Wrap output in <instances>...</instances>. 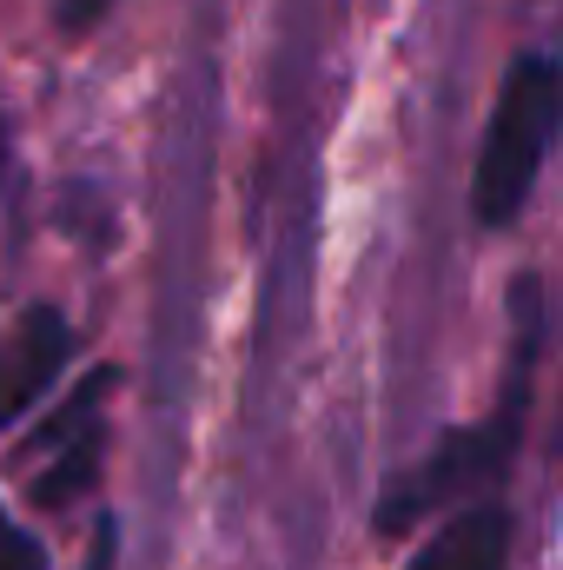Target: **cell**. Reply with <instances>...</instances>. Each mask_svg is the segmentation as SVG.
Returning <instances> with one entry per match:
<instances>
[{"mask_svg": "<svg viewBox=\"0 0 563 570\" xmlns=\"http://www.w3.org/2000/svg\"><path fill=\"white\" fill-rule=\"evenodd\" d=\"M537 352H544V285L537 273L511 285V358H504V392H497V412L477 431H451L424 464H412L385 504H378V531H412L418 518L444 511L451 498H471V491H491L497 478H511V451H517V431H524V405H531V379H537Z\"/></svg>", "mask_w": 563, "mask_h": 570, "instance_id": "cell-1", "label": "cell"}, {"mask_svg": "<svg viewBox=\"0 0 563 570\" xmlns=\"http://www.w3.org/2000/svg\"><path fill=\"white\" fill-rule=\"evenodd\" d=\"M557 134H563V60L557 53H517L504 87H497L484 146H477V179H471L477 226H511L531 206V186H537L544 153L557 146Z\"/></svg>", "mask_w": 563, "mask_h": 570, "instance_id": "cell-2", "label": "cell"}, {"mask_svg": "<svg viewBox=\"0 0 563 570\" xmlns=\"http://www.w3.org/2000/svg\"><path fill=\"white\" fill-rule=\"evenodd\" d=\"M113 385H120L113 365L87 372L80 392H67L53 419H40V425L13 444L7 464L27 478V491H33L40 511H67L80 491H93V478H100V444H107V419H100V405H107Z\"/></svg>", "mask_w": 563, "mask_h": 570, "instance_id": "cell-3", "label": "cell"}, {"mask_svg": "<svg viewBox=\"0 0 563 570\" xmlns=\"http://www.w3.org/2000/svg\"><path fill=\"white\" fill-rule=\"evenodd\" d=\"M73 358V325L60 305H27L0 338V425H20Z\"/></svg>", "mask_w": 563, "mask_h": 570, "instance_id": "cell-4", "label": "cell"}, {"mask_svg": "<svg viewBox=\"0 0 563 570\" xmlns=\"http://www.w3.org/2000/svg\"><path fill=\"white\" fill-rule=\"evenodd\" d=\"M504 564H511V511L504 504H464L431 531V544L405 570H504Z\"/></svg>", "mask_w": 563, "mask_h": 570, "instance_id": "cell-5", "label": "cell"}, {"mask_svg": "<svg viewBox=\"0 0 563 570\" xmlns=\"http://www.w3.org/2000/svg\"><path fill=\"white\" fill-rule=\"evenodd\" d=\"M0 570H47L40 538H27V531L7 518V504H0Z\"/></svg>", "mask_w": 563, "mask_h": 570, "instance_id": "cell-6", "label": "cell"}, {"mask_svg": "<svg viewBox=\"0 0 563 570\" xmlns=\"http://www.w3.org/2000/svg\"><path fill=\"white\" fill-rule=\"evenodd\" d=\"M113 7H120V0H53V27H60L67 40H80V33H93Z\"/></svg>", "mask_w": 563, "mask_h": 570, "instance_id": "cell-7", "label": "cell"}, {"mask_svg": "<svg viewBox=\"0 0 563 570\" xmlns=\"http://www.w3.org/2000/svg\"><path fill=\"white\" fill-rule=\"evenodd\" d=\"M113 564V518H100V531H93V564L87 570H107Z\"/></svg>", "mask_w": 563, "mask_h": 570, "instance_id": "cell-8", "label": "cell"}, {"mask_svg": "<svg viewBox=\"0 0 563 570\" xmlns=\"http://www.w3.org/2000/svg\"><path fill=\"white\" fill-rule=\"evenodd\" d=\"M0 179H7V120H0Z\"/></svg>", "mask_w": 563, "mask_h": 570, "instance_id": "cell-9", "label": "cell"}, {"mask_svg": "<svg viewBox=\"0 0 563 570\" xmlns=\"http://www.w3.org/2000/svg\"><path fill=\"white\" fill-rule=\"evenodd\" d=\"M557 458H563V399H557Z\"/></svg>", "mask_w": 563, "mask_h": 570, "instance_id": "cell-10", "label": "cell"}]
</instances>
